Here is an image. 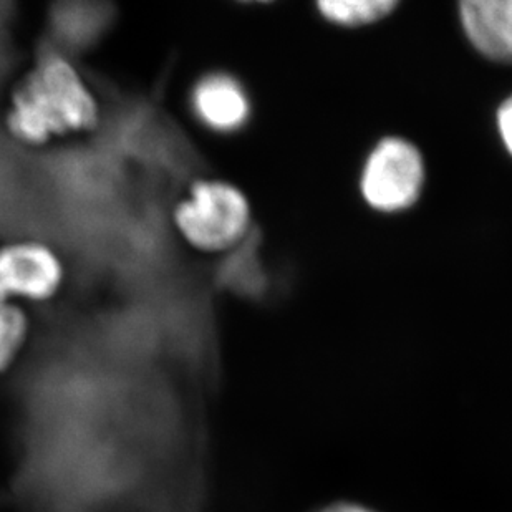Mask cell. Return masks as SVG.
I'll return each instance as SVG.
<instances>
[{
    "instance_id": "3",
    "label": "cell",
    "mask_w": 512,
    "mask_h": 512,
    "mask_svg": "<svg viewBox=\"0 0 512 512\" xmlns=\"http://www.w3.org/2000/svg\"><path fill=\"white\" fill-rule=\"evenodd\" d=\"M425 163L413 143L398 136L380 141L368 155L360 191L368 206L382 213H400L420 198Z\"/></svg>"
},
{
    "instance_id": "6",
    "label": "cell",
    "mask_w": 512,
    "mask_h": 512,
    "mask_svg": "<svg viewBox=\"0 0 512 512\" xmlns=\"http://www.w3.org/2000/svg\"><path fill=\"white\" fill-rule=\"evenodd\" d=\"M459 19L476 52L512 63V0H466L459 5Z\"/></svg>"
},
{
    "instance_id": "10",
    "label": "cell",
    "mask_w": 512,
    "mask_h": 512,
    "mask_svg": "<svg viewBox=\"0 0 512 512\" xmlns=\"http://www.w3.org/2000/svg\"><path fill=\"white\" fill-rule=\"evenodd\" d=\"M317 512H377L372 508H367L363 504L357 503H334L319 509Z\"/></svg>"
},
{
    "instance_id": "1",
    "label": "cell",
    "mask_w": 512,
    "mask_h": 512,
    "mask_svg": "<svg viewBox=\"0 0 512 512\" xmlns=\"http://www.w3.org/2000/svg\"><path fill=\"white\" fill-rule=\"evenodd\" d=\"M7 126L25 145L83 133L98 123V103L77 68L62 55L40 58L10 98Z\"/></svg>"
},
{
    "instance_id": "7",
    "label": "cell",
    "mask_w": 512,
    "mask_h": 512,
    "mask_svg": "<svg viewBox=\"0 0 512 512\" xmlns=\"http://www.w3.org/2000/svg\"><path fill=\"white\" fill-rule=\"evenodd\" d=\"M397 5L393 0H324L317 4V9L330 24L355 29L377 24L392 14Z\"/></svg>"
},
{
    "instance_id": "5",
    "label": "cell",
    "mask_w": 512,
    "mask_h": 512,
    "mask_svg": "<svg viewBox=\"0 0 512 512\" xmlns=\"http://www.w3.org/2000/svg\"><path fill=\"white\" fill-rule=\"evenodd\" d=\"M194 118L213 133H236L249 121L251 102L241 82L229 73L211 72L189 92Z\"/></svg>"
},
{
    "instance_id": "4",
    "label": "cell",
    "mask_w": 512,
    "mask_h": 512,
    "mask_svg": "<svg viewBox=\"0 0 512 512\" xmlns=\"http://www.w3.org/2000/svg\"><path fill=\"white\" fill-rule=\"evenodd\" d=\"M63 264L49 246L34 241L0 247V302L14 299L44 302L63 284Z\"/></svg>"
},
{
    "instance_id": "2",
    "label": "cell",
    "mask_w": 512,
    "mask_h": 512,
    "mask_svg": "<svg viewBox=\"0 0 512 512\" xmlns=\"http://www.w3.org/2000/svg\"><path fill=\"white\" fill-rule=\"evenodd\" d=\"M174 226L189 246L203 252H223L246 236L251 208L241 189L219 179L194 183L179 201Z\"/></svg>"
},
{
    "instance_id": "9",
    "label": "cell",
    "mask_w": 512,
    "mask_h": 512,
    "mask_svg": "<svg viewBox=\"0 0 512 512\" xmlns=\"http://www.w3.org/2000/svg\"><path fill=\"white\" fill-rule=\"evenodd\" d=\"M496 125H498L499 136L503 140L504 148L512 156V95L506 98L503 105L499 107Z\"/></svg>"
},
{
    "instance_id": "8",
    "label": "cell",
    "mask_w": 512,
    "mask_h": 512,
    "mask_svg": "<svg viewBox=\"0 0 512 512\" xmlns=\"http://www.w3.org/2000/svg\"><path fill=\"white\" fill-rule=\"evenodd\" d=\"M29 322L24 310L0 302V370H5L24 347Z\"/></svg>"
}]
</instances>
